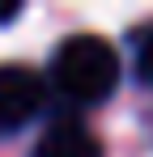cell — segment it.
<instances>
[{
    "label": "cell",
    "instance_id": "6da1fadb",
    "mask_svg": "<svg viewBox=\"0 0 153 157\" xmlns=\"http://www.w3.org/2000/svg\"><path fill=\"white\" fill-rule=\"evenodd\" d=\"M51 81L68 102H106L119 85V55L98 34H73L51 55Z\"/></svg>",
    "mask_w": 153,
    "mask_h": 157
},
{
    "label": "cell",
    "instance_id": "7a4b0ae2",
    "mask_svg": "<svg viewBox=\"0 0 153 157\" xmlns=\"http://www.w3.org/2000/svg\"><path fill=\"white\" fill-rule=\"evenodd\" d=\"M43 102H47V89L38 72L22 64H0V136H13L26 123H34Z\"/></svg>",
    "mask_w": 153,
    "mask_h": 157
},
{
    "label": "cell",
    "instance_id": "3957f363",
    "mask_svg": "<svg viewBox=\"0 0 153 157\" xmlns=\"http://www.w3.org/2000/svg\"><path fill=\"white\" fill-rule=\"evenodd\" d=\"M30 157H102V144H98V136L85 128V123L60 119V123H51L34 140V153Z\"/></svg>",
    "mask_w": 153,
    "mask_h": 157
},
{
    "label": "cell",
    "instance_id": "277c9868",
    "mask_svg": "<svg viewBox=\"0 0 153 157\" xmlns=\"http://www.w3.org/2000/svg\"><path fill=\"white\" fill-rule=\"evenodd\" d=\"M136 77L145 85H153V30H145L136 43Z\"/></svg>",
    "mask_w": 153,
    "mask_h": 157
},
{
    "label": "cell",
    "instance_id": "5b68a950",
    "mask_svg": "<svg viewBox=\"0 0 153 157\" xmlns=\"http://www.w3.org/2000/svg\"><path fill=\"white\" fill-rule=\"evenodd\" d=\"M17 13H22V4H17V0H4V4H0V26L17 21Z\"/></svg>",
    "mask_w": 153,
    "mask_h": 157
}]
</instances>
